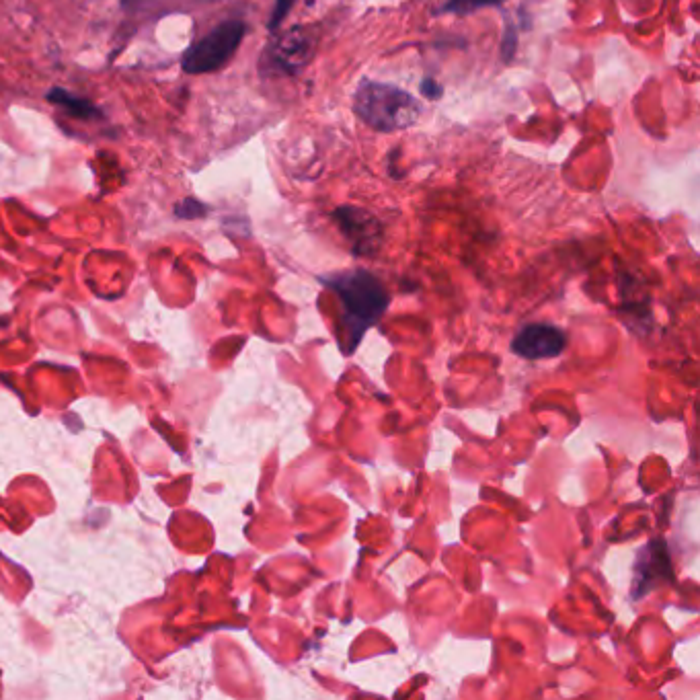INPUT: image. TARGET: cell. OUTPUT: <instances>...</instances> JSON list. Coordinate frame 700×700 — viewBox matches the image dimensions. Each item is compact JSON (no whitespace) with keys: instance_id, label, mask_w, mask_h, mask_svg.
Wrapping results in <instances>:
<instances>
[{"instance_id":"1","label":"cell","mask_w":700,"mask_h":700,"mask_svg":"<svg viewBox=\"0 0 700 700\" xmlns=\"http://www.w3.org/2000/svg\"><path fill=\"white\" fill-rule=\"evenodd\" d=\"M321 282L339 298L341 304V349L349 356L360 345L362 337L386 313L388 296L384 284L366 269L337 271Z\"/></svg>"},{"instance_id":"2","label":"cell","mask_w":700,"mask_h":700,"mask_svg":"<svg viewBox=\"0 0 700 700\" xmlns=\"http://www.w3.org/2000/svg\"><path fill=\"white\" fill-rule=\"evenodd\" d=\"M354 111L368 128L382 134L409 130L421 118V105L411 93L370 79L358 85Z\"/></svg>"},{"instance_id":"3","label":"cell","mask_w":700,"mask_h":700,"mask_svg":"<svg viewBox=\"0 0 700 700\" xmlns=\"http://www.w3.org/2000/svg\"><path fill=\"white\" fill-rule=\"evenodd\" d=\"M247 25L241 19H228L206 37L183 52L181 68L187 74H208L224 68L241 48Z\"/></svg>"},{"instance_id":"4","label":"cell","mask_w":700,"mask_h":700,"mask_svg":"<svg viewBox=\"0 0 700 700\" xmlns=\"http://www.w3.org/2000/svg\"><path fill=\"white\" fill-rule=\"evenodd\" d=\"M567 335L555 325H526L512 341V352L524 360H547L565 352Z\"/></svg>"},{"instance_id":"5","label":"cell","mask_w":700,"mask_h":700,"mask_svg":"<svg viewBox=\"0 0 700 700\" xmlns=\"http://www.w3.org/2000/svg\"><path fill=\"white\" fill-rule=\"evenodd\" d=\"M315 44L313 37H310L302 27H296L284 35H280L274 44L267 50V60L269 66L276 68L286 74H296L300 72L310 56H313Z\"/></svg>"},{"instance_id":"6","label":"cell","mask_w":700,"mask_h":700,"mask_svg":"<svg viewBox=\"0 0 700 700\" xmlns=\"http://www.w3.org/2000/svg\"><path fill=\"white\" fill-rule=\"evenodd\" d=\"M333 220L343 230V235L354 243L358 255L370 253L378 245L380 224L370 212L356 206H341L333 212Z\"/></svg>"},{"instance_id":"7","label":"cell","mask_w":700,"mask_h":700,"mask_svg":"<svg viewBox=\"0 0 700 700\" xmlns=\"http://www.w3.org/2000/svg\"><path fill=\"white\" fill-rule=\"evenodd\" d=\"M46 99L52 105L60 107L64 113H68L70 118H76V120H101L103 118V111L97 105H93L85 97L70 93L68 89L54 87L46 93Z\"/></svg>"},{"instance_id":"8","label":"cell","mask_w":700,"mask_h":700,"mask_svg":"<svg viewBox=\"0 0 700 700\" xmlns=\"http://www.w3.org/2000/svg\"><path fill=\"white\" fill-rule=\"evenodd\" d=\"M505 0H446V3L438 9L440 15H471L481 9H495L501 7Z\"/></svg>"},{"instance_id":"9","label":"cell","mask_w":700,"mask_h":700,"mask_svg":"<svg viewBox=\"0 0 700 700\" xmlns=\"http://www.w3.org/2000/svg\"><path fill=\"white\" fill-rule=\"evenodd\" d=\"M518 50V29L512 25V21H505L503 40H501V60L510 64Z\"/></svg>"},{"instance_id":"10","label":"cell","mask_w":700,"mask_h":700,"mask_svg":"<svg viewBox=\"0 0 700 700\" xmlns=\"http://www.w3.org/2000/svg\"><path fill=\"white\" fill-rule=\"evenodd\" d=\"M175 214L179 218H185V220H196V218H204L208 214V206L196 198H185L175 206Z\"/></svg>"},{"instance_id":"11","label":"cell","mask_w":700,"mask_h":700,"mask_svg":"<svg viewBox=\"0 0 700 700\" xmlns=\"http://www.w3.org/2000/svg\"><path fill=\"white\" fill-rule=\"evenodd\" d=\"M294 5H296V0H276L274 11H271V17H269V23H267L269 33H276L282 27L284 19L290 15Z\"/></svg>"},{"instance_id":"12","label":"cell","mask_w":700,"mask_h":700,"mask_svg":"<svg viewBox=\"0 0 700 700\" xmlns=\"http://www.w3.org/2000/svg\"><path fill=\"white\" fill-rule=\"evenodd\" d=\"M419 93L427 99V101H440L444 97V87L430 79V76H425V79L419 83Z\"/></svg>"},{"instance_id":"13","label":"cell","mask_w":700,"mask_h":700,"mask_svg":"<svg viewBox=\"0 0 700 700\" xmlns=\"http://www.w3.org/2000/svg\"><path fill=\"white\" fill-rule=\"evenodd\" d=\"M154 3H157V0H122V9L126 13H138V11L148 9Z\"/></svg>"},{"instance_id":"14","label":"cell","mask_w":700,"mask_h":700,"mask_svg":"<svg viewBox=\"0 0 700 700\" xmlns=\"http://www.w3.org/2000/svg\"><path fill=\"white\" fill-rule=\"evenodd\" d=\"M198 3H218V0H198Z\"/></svg>"}]
</instances>
